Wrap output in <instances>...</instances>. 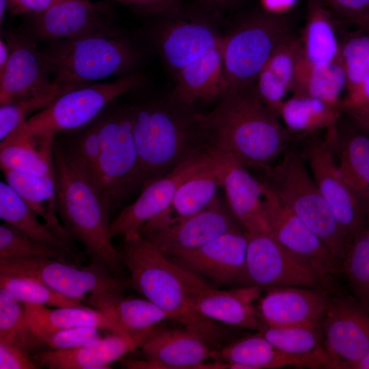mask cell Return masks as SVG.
Listing matches in <instances>:
<instances>
[{"instance_id":"obj_36","label":"cell","mask_w":369,"mask_h":369,"mask_svg":"<svg viewBox=\"0 0 369 369\" xmlns=\"http://www.w3.org/2000/svg\"><path fill=\"white\" fill-rule=\"evenodd\" d=\"M219 354L220 360L233 369L304 368L301 361L281 352L258 332L221 347Z\"/></svg>"},{"instance_id":"obj_48","label":"cell","mask_w":369,"mask_h":369,"mask_svg":"<svg viewBox=\"0 0 369 369\" xmlns=\"http://www.w3.org/2000/svg\"><path fill=\"white\" fill-rule=\"evenodd\" d=\"M343 20L369 28V0H316Z\"/></svg>"},{"instance_id":"obj_40","label":"cell","mask_w":369,"mask_h":369,"mask_svg":"<svg viewBox=\"0 0 369 369\" xmlns=\"http://www.w3.org/2000/svg\"><path fill=\"white\" fill-rule=\"evenodd\" d=\"M68 132L71 134L63 146L77 167L98 191L100 139L97 118L87 125Z\"/></svg>"},{"instance_id":"obj_39","label":"cell","mask_w":369,"mask_h":369,"mask_svg":"<svg viewBox=\"0 0 369 369\" xmlns=\"http://www.w3.org/2000/svg\"><path fill=\"white\" fill-rule=\"evenodd\" d=\"M23 305L30 338L41 333L82 326L95 327L109 331L107 320L99 311L90 307L50 309L43 305Z\"/></svg>"},{"instance_id":"obj_12","label":"cell","mask_w":369,"mask_h":369,"mask_svg":"<svg viewBox=\"0 0 369 369\" xmlns=\"http://www.w3.org/2000/svg\"><path fill=\"white\" fill-rule=\"evenodd\" d=\"M243 228L227 202L217 196L201 211L177 218L161 214L145 223L138 233L166 255L192 249L230 231Z\"/></svg>"},{"instance_id":"obj_44","label":"cell","mask_w":369,"mask_h":369,"mask_svg":"<svg viewBox=\"0 0 369 369\" xmlns=\"http://www.w3.org/2000/svg\"><path fill=\"white\" fill-rule=\"evenodd\" d=\"M12 256L48 257L81 267V261L77 258L34 241L4 221L0 226V258Z\"/></svg>"},{"instance_id":"obj_33","label":"cell","mask_w":369,"mask_h":369,"mask_svg":"<svg viewBox=\"0 0 369 369\" xmlns=\"http://www.w3.org/2000/svg\"><path fill=\"white\" fill-rule=\"evenodd\" d=\"M277 114L286 130L299 141L335 125L342 112L339 107L323 100L292 95L280 105Z\"/></svg>"},{"instance_id":"obj_23","label":"cell","mask_w":369,"mask_h":369,"mask_svg":"<svg viewBox=\"0 0 369 369\" xmlns=\"http://www.w3.org/2000/svg\"><path fill=\"white\" fill-rule=\"evenodd\" d=\"M154 327L131 336L111 333L85 346L39 351L33 358L38 366L49 369L111 368V363L140 348Z\"/></svg>"},{"instance_id":"obj_4","label":"cell","mask_w":369,"mask_h":369,"mask_svg":"<svg viewBox=\"0 0 369 369\" xmlns=\"http://www.w3.org/2000/svg\"><path fill=\"white\" fill-rule=\"evenodd\" d=\"M131 273L130 284L176 321L219 348L225 333L221 327L192 306L177 264L153 243L139 234L124 240L120 250Z\"/></svg>"},{"instance_id":"obj_18","label":"cell","mask_w":369,"mask_h":369,"mask_svg":"<svg viewBox=\"0 0 369 369\" xmlns=\"http://www.w3.org/2000/svg\"><path fill=\"white\" fill-rule=\"evenodd\" d=\"M262 182L264 211L269 233L284 247L306 260L320 279L338 273L342 264L320 238Z\"/></svg>"},{"instance_id":"obj_5","label":"cell","mask_w":369,"mask_h":369,"mask_svg":"<svg viewBox=\"0 0 369 369\" xmlns=\"http://www.w3.org/2000/svg\"><path fill=\"white\" fill-rule=\"evenodd\" d=\"M53 81L68 90L135 73L139 51L113 29L47 43L40 49Z\"/></svg>"},{"instance_id":"obj_6","label":"cell","mask_w":369,"mask_h":369,"mask_svg":"<svg viewBox=\"0 0 369 369\" xmlns=\"http://www.w3.org/2000/svg\"><path fill=\"white\" fill-rule=\"evenodd\" d=\"M263 172V181L342 264L348 243L299 152L288 149Z\"/></svg>"},{"instance_id":"obj_35","label":"cell","mask_w":369,"mask_h":369,"mask_svg":"<svg viewBox=\"0 0 369 369\" xmlns=\"http://www.w3.org/2000/svg\"><path fill=\"white\" fill-rule=\"evenodd\" d=\"M346 85V73L340 59L314 64L305 60L301 53L291 92L292 95L317 98L339 107Z\"/></svg>"},{"instance_id":"obj_25","label":"cell","mask_w":369,"mask_h":369,"mask_svg":"<svg viewBox=\"0 0 369 369\" xmlns=\"http://www.w3.org/2000/svg\"><path fill=\"white\" fill-rule=\"evenodd\" d=\"M223 187L231 212L249 234L269 232L263 205V182L230 155L223 154Z\"/></svg>"},{"instance_id":"obj_9","label":"cell","mask_w":369,"mask_h":369,"mask_svg":"<svg viewBox=\"0 0 369 369\" xmlns=\"http://www.w3.org/2000/svg\"><path fill=\"white\" fill-rule=\"evenodd\" d=\"M292 34L287 17L265 12L248 17L223 37L220 49L230 87L256 83L271 55Z\"/></svg>"},{"instance_id":"obj_17","label":"cell","mask_w":369,"mask_h":369,"mask_svg":"<svg viewBox=\"0 0 369 369\" xmlns=\"http://www.w3.org/2000/svg\"><path fill=\"white\" fill-rule=\"evenodd\" d=\"M320 329L336 368L350 369L369 351V308L354 297L329 298Z\"/></svg>"},{"instance_id":"obj_56","label":"cell","mask_w":369,"mask_h":369,"mask_svg":"<svg viewBox=\"0 0 369 369\" xmlns=\"http://www.w3.org/2000/svg\"><path fill=\"white\" fill-rule=\"evenodd\" d=\"M350 369H369V351L360 360L353 364Z\"/></svg>"},{"instance_id":"obj_10","label":"cell","mask_w":369,"mask_h":369,"mask_svg":"<svg viewBox=\"0 0 369 369\" xmlns=\"http://www.w3.org/2000/svg\"><path fill=\"white\" fill-rule=\"evenodd\" d=\"M0 273L36 279L68 297L85 301L87 295L123 292L126 283L90 263L80 267L41 256L0 258Z\"/></svg>"},{"instance_id":"obj_55","label":"cell","mask_w":369,"mask_h":369,"mask_svg":"<svg viewBox=\"0 0 369 369\" xmlns=\"http://www.w3.org/2000/svg\"><path fill=\"white\" fill-rule=\"evenodd\" d=\"M10 55V49L5 40L2 38V36L0 39V74H1L8 64L9 57Z\"/></svg>"},{"instance_id":"obj_3","label":"cell","mask_w":369,"mask_h":369,"mask_svg":"<svg viewBox=\"0 0 369 369\" xmlns=\"http://www.w3.org/2000/svg\"><path fill=\"white\" fill-rule=\"evenodd\" d=\"M53 167L56 210L72 241L83 246L91 263L113 274L123 264L120 250L112 243L109 215L100 193L55 141Z\"/></svg>"},{"instance_id":"obj_45","label":"cell","mask_w":369,"mask_h":369,"mask_svg":"<svg viewBox=\"0 0 369 369\" xmlns=\"http://www.w3.org/2000/svg\"><path fill=\"white\" fill-rule=\"evenodd\" d=\"M339 58L346 73L348 92L369 76V28H359L340 42Z\"/></svg>"},{"instance_id":"obj_58","label":"cell","mask_w":369,"mask_h":369,"mask_svg":"<svg viewBox=\"0 0 369 369\" xmlns=\"http://www.w3.org/2000/svg\"><path fill=\"white\" fill-rule=\"evenodd\" d=\"M213 3L219 5H228L234 2V0H210Z\"/></svg>"},{"instance_id":"obj_7","label":"cell","mask_w":369,"mask_h":369,"mask_svg":"<svg viewBox=\"0 0 369 369\" xmlns=\"http://www.w3.org/2000/svg\"><path fill=\"white\" fill-rule=\"evenodd\" d=\"M144 81V77L135 72L112 81L93 83L74 88L31 115L25 124L43 146L52 149L57 134L90 123L112 101L139 87Z\"/></svg>"},{"instance_id":"obj_14","label":"cell","mask_w":369,"mask_h":369,"mask_svg":"<svg viewBox=\"0 0 369 369\" xmlns=\"http://www.w3.org/2000/svg\"><path fill=\"white\" fill-rule=\"evenodd\" d=\"M320 280L306 260L284 247L269 232L249 234L244 286L262 289L317 288Z\"/></svg>"},{"instance_id":"obj_19","label":"cell","mask_w":369,"mask_h":369,"mask_svg":"<svg viewBox=\"0 0 369 369\" xmlns=\"http://www.w3.org/2000/svg\"><path fill=\"white\" fill-rule=\"evenodd\" d=\"M249 234L244 228L226 232L192 249L168 256L174 262L216 285H245Z\"/></svg>"},{"instance_id":"obj_13","label":"cell","mask_w":369,"mask_h":369,"mask_svg":"<svg viewBox=\"0 0 369 369\" xmlns=\"http://www.w3.org/2000/svg\"><path fill=\"white\" fill-rule=\"evenodd\" d=\"M146 360L122 359L130 369H226L219 350L202 336L184 327L156 326L140 348Z\"/></svg>"},{"instance_id":"obj_28","label":"cell","mask_w":369,"mask_h":369,"mask_svg":"<svg viewBox=\"0 0 369 369\" xmlns=\"http://www.w3.org/2000/svg\"><path fill=\"white\" fill-rule=\"evenodd\" d=\"M220 46L176 73V83L171 94L174 99L195 106L197 102L218 101L230 90Z\"/></svg>"},{"instance_id":"obj_41","label":"cell","mask_w":369,"mask_h":369,"mask_svg":"<svg viewBox=\"0 0 369 369\" xmlns=\"http://www.w3.org/2000/svg\"><path fill=\"white\" fill-rule=\"evenodd\" d=\"M0 288L8 290L23 303L57 308H88L81 301L62 295L31 277L0 273Z\"/></svg>"},{"instance_id":"obj_27","label":"cell","mask_w":369,"mask_h":369,"mask_svg":"<svg viewBox=\"0 0 369 369\" xmlns=\"http://www.w3.org/2000/svg\"><path fill=\"white\" fill-rule=\"evenodd\" d=\"M85 302L105 316L111 333L135 335L169 320L164 311L147 299L124 298L120 292L89 295Z\"/></svg>"},{"instance_id":"obj_26","label":"cell","mask_w":369,"mask_h":369,"mask_svg":"<svg viewBox=\"0 0 369 369\" xmlns=\"http://www.w3.org/2000/svg\"><path fill=\"white\" fill-rule=\"evenodd\" d=\"M351 126L342 121L326 129L340 173L364 205L369 199V135L352 119Z\"/></svg>"},{"instance_id":"obj_50","label":"cell","mask_w":369,"mask_h":369,"mask_svg":"<svg viewBox=\"0 0 369 369\" xmlns=\"http://www.w3.org/2000/svg\"><path fill=\"white\" fill-rule=\"evenodd\" d=\"M146 14L157 15L176 13L180 0H115Z\"/></svg>"},{"instance_id":"obj_16","label":"cell","mask_w":369,"mask_h":369,"mask_svg":"<svg viewBox=\"0 0 369 369\" xmlns=\"http://www.w3.org/2000/svg\"><path fill=\"white\" fill-rule=\"evenodd\" d=\"M27 15L24 31L36 42L77 39L113 29L111 8L104 1L64 0Z\"/></svg>"},{"instance_id":"obj_34","label":"cell","mask_w":369,"mask_h":369,"mask_svg":"<svg viewBox=\"0 0 369 369\" xmlns=\"http://www.w3.org/2000/svg\"><path fill=\"white\" fill-rule=\"evenodd\" d=\"M224 164L223 154L209 165L186 180L177 190L169 207L161 214L183 218L207 207L223 187ZM161 215V214H160Z\"/></svg>"},{"instance_id":"obj_37","label":"cell","mask_w":369,"mask_h":369,"mask_svg":"<svg viewBox=\"0 0 369 369\" xmlns=\"http://www.w3.org/2000/svg\"><path fill=\"white\" fill-rule=\"evenodd\" d=\"M301 56L320 64L338 60L340 42L329 11L316 0H309L305 24L300 38Z\"/></svg>"},{"instance_id":"obj_24","label":"cell","mask_w":369,"mask_h":369,"mask_svg":"<svg viewBox=\"0 0 369 369\" xmlns=\"http://www.w3.org/2000/svg\"><path fill=\"white\" fill-rule=\"evenodd\" d=\"M222 38L206 20L186 18L163 26L157 34L156 44L164 62L177 73L219 46Z\"/></svg>"},{"instance_id":"obj_21","label":"cell","mask_w":369,"mask_h":369,"mask_svg":"<svg viewBox=\"0 0 369 369\" xmlns=\"http://www.w3.org/2000/svg\"><path fill=\"white\" fill-rule=\"evenodd\" d=\"M10 55L0 74V105L36 94L52 85L53 78L37 42L24 30L3 33Z\"/></svg>"},{"instance_id":"obj_49","label":"cell","mask_w":369,"mask_h":369,"mask_svg":"<svg viewBox=\"0 0 369 369\" xmlns=\"http://www.w3.org/2000/svg\"><path fill=\"white\" fill-rule=\"evenodd\" d=\"M23 347L14 343L0 342V369H36L35 364Z\"/></svg>"},{"instance_id":"obj_54","label":"cell","mask_w":369,"mask_h":369,"mask_svg":"<svg viewBox=\"0 0 369 369\" xmlns=\"http://www.w3.org/2000/svg\"><path fill=\"white\" fill-rule=\"evenodd\" d=\"M295 0H262L269 12L275 13L293 3Z\"/></svg>"},{"instance_id":"obj_29","label":"cell","mask_w":369,"mask_h":369,"mask_svg":"<svg viewBox=\"0 0 369 369\" xmlns=\"http://www.w3.org/2000/svg\"><path fill=\"white\" fill-rule=\"evenodd\" d=\"M301 53L300 38L292 33L276 49L257 78L256 85L260 98L277 114L280 105L292 92Z\"/></svg>"},{"instance_id":"obj_2","label":"cell","mask_w":369,"mask_h":369,"mask_svg":"<svg viewBox=\"0 0 369 369\" xmlns=\"http://www.w3.org/2000/svg\"><path fill=\"white\" fill-rule=\"evenodd\" d=\"M195 106L171 95L133 105V135L138 155L137 189L182 165L213 153Z\"/></svg>"},{"instance_id":"obj_22","label":"cell","mask_w":369,"mask_h":369,"mask_svg":"<svg viewBox=\"0 0 369 369\" xmlns=\"http://www.w3.org/2000/svg\"><path fill=\"white\" fill-rule=\"evenodd\" d=\"M259 299L257 311L271 327H320L329 298L316 288L273 287Z\"/></svg>"},{"instance_id":"obj_47","label":"cell","mask_w":369,"mask_h":369,"mask_svg":"<svg viewBox=\"0 0 369 369\" xmlns=\"http://www.w3.org/2000/svg\"><path fill=\"white\" fill-rule=\"evenodd\" d=\"M98 329L95 327L82 326L41 333L31 336V344L33 348L44 344L52 350L85 346L95 344L102 338Z\"/></svg>"},{"instance_id":"obj_42","label":"cell","mask_w":369,"mask_h":369,"mask_svg":"<svg viewBox=\"0 0 369 369\" xmlns=\"http://www.w3.org/2000/svg\"><path fill=\"white\" fill-rule=\"evenodd\" d=\"M68 91L53 81L49 87L36 94L0 105V140L5 138L31 115L47 107Z\"/></svg>"},{"instance_id":"obj_31","label":"cell","mask_w":369,"mask_h":369,"mask_svg":"<svg viewBox=\"0 0 369 369\" xmlns=\"http://www.w3.org/2000/svg\"><path fill=\"white\" fill-rule=\"evenodd\" d=\"M4 181L0 182V217L21 230L34 241L65 252L81 261L72 241L62 236L45 222Z\"/></svg>"},{"instance_id":"obj_8","label":"cell","mask_w":369,"mask_h":369,"mask_svg":"<svg viewBox=\"0 0 369 369\" xmlns=\"http://www.w3.org/2000/svg\"><path fill=\"white\" fill-rule=\"evenodd\" d=\"M100 152L98 192L109 213L135 191L138 155L133 105L107 108L97 117Z\"/></svg>"},{"instance_id":"obj_30","label":"cell","mask_w":369,"mask_h":369,"mask_svg":"<svg viewBox=\"0 0 369 369\" xmlns=\"http://www.w3.org/2000/svg\"><path fill=\"white\" fill-rule=\"evenodd\" d=\"M281 352L301 361L304 368H336L327 350L320 327H271L257 331Z\"/></svg>"},{"instance_id":"obj_11","label":"cell","mask_w":369,"mask_h":369,"mask_svg":"<svg viewBox=\"0 0 369 369\" xmlns=\"http://www.w3.org/2000/svg\"><path fill=\"white\" fill-rule=\"evenodd\" d=\"M310 134L302 141L299 152L331 209L349 244L368 227L366 210L344 180L328 138Z\"/></svg>"},{"instance_id":"obj_46","label":"cell","mask_w":369,"mask_h":369,"mask_svg":"<svg viewBox=\"0 0 369 369\" xmlns=\"http://www.w3.org/2000/svg\"><path fill=\"white\" fill-rule=\"evenodd\" d=\"M0 342L16 344L27 351L30 334L23 303L0 288Z\"/></svg>"},{"instance_id":"obj_1","label":"cell","mask_w":369,"mask_h":369,"mask_svg":"<svg viewBox=\"0 0 369 369\" xmlns=\"http://www.w3.org/2000/svg\"><path fill=\"white\" fill-rule=\"evenodd\" d=\"M202 121L213 152L262 171L277 163L295 140L262 100L256 83L230 88Z\"/></svg>"},{"instance_id":"obj_43","label":"cell","mask_w":369,"mask_h":369,"mask_svg":"<svg viewBox=\"0 0 369 369\" xmlns=\"http://www.w3.org/2000/svg\"><path fill=\"white\" fill-rule=\"evenodd\" d=\"M342 269L354 297L369 308V226L349 244Z\"/></svg>"},{"instance_id":"obj_59","label":"cell","mask_w":369,"mask_h":369,"mask_svg":"<svg viewBox=\"0 0 369 369\" xmlns=\"http://www.w3.org/2000/svg\"><path fill=\"white\" fill-rule=\"evenodd\" d=\"M365 210H366V219H367V222H368V226H369V199L366 204V206H365Z\"/></svg>"},{"instance_id":"obj_38","label":"cell","mask_w":369,"mask_h":369,"mask_svg":"<svg viewBox=\"0 0 369 369\" xmlns=\"http://www.w3.org/2000/svg\"><path fill=\"white\" fill-rule=\"evenodd\" d=\"M1 171L5 182L46 223L72 241L57 218L53 174L39 176L14 170Z\"/></svg>"},{"instance_id":"obj_57","label":"cell","mask_w":369,"mask_h":369,"mask_svg":"<svg viewBox=\"0 0 369 369\" xmlns=\"http://www.w3.org/2000/svg\"><path fill=\"white\" fill-rule=\"evenodd\" d=\"M10 4L9 0H0V25H3V21L6 13V11L10 10Z\"/></svg>"},{"instance_id":"obj_32","label":"cell","mask_w":369,"mask_h":369,"mask_svg":"<svg viewBox=\"0 0 369 369\" xmlns=\"http://www.w3.org/2000/svg\"><path fill=\"white\" fill-rule=\"evenodd\" d=\"M0 167L39 176L53 174V149L42 146L24 122L1 141Z\"/></svg>"},{"instance_id":"obj_15","label":"cell","mask_w":369,"mask_h":369,"mask_svg":"<svg viewBox=\"0 0 369 369\" xmlns=\"http://www.w3.org/2000/svg\"><path fill=\"white\" fill-rule=\"evenodd\" d=\"M176 264L190 302L200 314L234 328L260 329L262 323L254 302L260 298L262 288L243 286L230 290H221Z\"/></svg>"},{"instance_id":"obj_51","label":"cell","mask_w":369,"mask_h":369,"mask_svg":"<svg viewBox=\"0 0 369 369\" xmlns=\"http://www.w3.org/2000/svg\"><path fill=\"white\" fill-rule=\"evenodd\" d=\"M359 106H369V76L357 87L346 92L339 105L341 111Z\"/></svg>"},{"instance_id":"obj_53","label":"cell","mask_w":369,"mask_h":369,"mask_svg":"<svg viewBox=\"0 0 369 369\" xmlns=\"http://www.w3.org/2000/svg\"><path fill=\"white\" fill-rule=\"evenodd\" d=\"M342 112L369 132V106L351 107Z\"/></svg>"},{"instance_id":"obj_52","label":"cell","mask_w":369,"mask_h":369,"mask_svg":"<svg viewBox=\"0 0 369 369\" xmlns=\"http://www.w3.org/2000/svg\"><path fill=\"white\" fill-rule=\"evenodd\" d=\"M10 11L15 15L30 14L42 12L64 0H9Z\"/></svg>"},{"instance_id":"obj_20","label":"cell","mask_w":369,"mask_h":369,"mask_svg":"<svg viewBox=\"0 0 369 369\" xmlns=\"http://www.w3.org/2000/svg\"><path fill=\"white\" fill-rule=\"evenodd\" d=\"M218 157L219 154L214 153L203 154L147 184L137 200L124 208L110 223L111 237L120 236L128 240L138 235L145 223L169 207L177 190L186 180Z\"/></svg>"}]
</instances>
